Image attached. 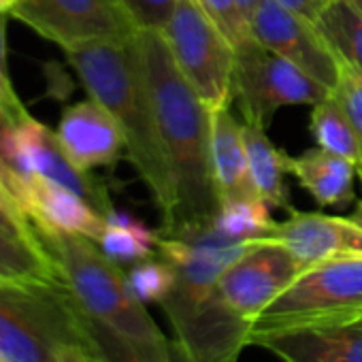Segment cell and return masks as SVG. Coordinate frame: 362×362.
I'll return each mask as SVG.
<instances>
[{
    "mask_svg": "<svg viewBox=\"0 0 362 362\" xmlns=\"http://www.w3.org/2000/svg\"><path fill=\"white\" fill-rule=\"evenodd\" d=\"M136 45L170 177V211L160 235L209 226L220 209L211 162V113L181 75L160 30L141 28Z\"/></svg>",
    "mask_w": 362,
    "mask_h": 362,
    "instance_id": "cell-1",
    "label": "cell"
},
{
    "mask_svg": "<svg viewBox=\"0 0 362 362\" xmlns=\"http://www.w3.org/2000/svg\"><path fill=\"white\" fill-rule=\"evenodd\" d=\"M252 243L256 241L228 239L214 224L186 228L175 237L158 235V256L177 275L160 307L192 362H237L250 345L252 324L228 309L218 279Z\"/></svg>",
    "mask_w": 362,
    "mask_h": 362,
    "instance_id": "cell-2",
    "label": "cell"
},
{
    "mask_svg": "<svg viewBox=\"0 0 362 362\" xmlns=\"http://www.w3.org/2000/svg\"><path fill=\"white\" fill-rule=\"evenodd\" d=\"M64 54L90 98L100 103L119 124L126 158L147 186L162 218H166L173 201L170 177L136 37L128 41H90L69 47Z\"/></svg>",
    "mask_w": 362,
    "mask_h": 362,
    "instance_id": "cell-3",
    "label": "cell"
},
{
    "mask_svg": "<svg viewBox=\"0 0 362 362\" xmlns=\"http://www.w3.org/2000/svg\"><path fill=\"white\" fill-rule=\"evenodd\" d=\"M35 230L94 326L113 334L139 362H170V341L132 294L122 267L107 258L96 241L81 235Z\"/></svg>",
    "mask_w": 362,
    "mask_h": 362,
    "instance_id": "cell-4",
    "label": "cell"
},
{
    "mask_svg": "<svg viewBox=\"0 0 362 362\" xmlns=\"http://www.w3.org/2000/svg\"><path fill=\"white\" fill-rule=\"evenodd\" d=\"M0 362H107L64 279H0Z\"/></svg>",
    "mask_w": 362,
    "mask_h": 362,
    "instance_id": "cell-5",
    "label": "cell"
},
{
    "mask_svg": "<svg viewBox=\"0 0 362 362\" xmlns=\"http://www.w3.org/2000/svg\"><path fill=\"white\" fill-rule=\"evenodd\" d=\"M358 315H362V254L339 256L305 269L252 322L250 339Z\"/></svg>",
    "mask_w": 362,
    "mask_h": 362,
    "instance_id": "cell-6",
    "label": "cell"
},
{
    "mask_svg": "<svg viewBox=\"0 0 362 362\" xmlns=\"http://www.w3.org/2000/svg\"><path fill=\"white\" fill-rule=\"evenodd\" d=\"M160 33L181 75L194 88L207 111L230 109L235 100L237 54L201 0H177Z\"/></svg>",
    "mask_w": 362,
    "mask_h": 362,
    "instance_id": "cell-7",
    "label": "cell"
},
{
    "mask_svg": "<svg viewBox=\"0 0 362 362\" xmlns=\"http://www.w3.org/2000/svg\"><path fill=\"white\" fill-rule=\"evenodd\" d=\"M235 54V98L245 124L267 130L279 109L313 107L332 92L256 39L239 45Z\"/></svg>",
    "mask_w": 362,
    "mask_h": 362,
    "instance_id": "cell-8",
    "label": "cell"
},
{
    "mask_svg": "<svg viewBox=\"0 0 362 362\" xmlns=\"http://www.w3.org/2000/svg\"><path fill=\"white\" fill-rule=\"evenodd\" d=\"M9 16L62 49L128 41L141 30L126 0H18Z\"/></svg>",
    "mask_w": 362,
    "mask_h": 362,
    "instance_id": "cell-9",
    "label": "cell"
},
{
    "mask_svg": "<svg viewBox=\"0 0 362 362\" xmlns=\"http://www.w3.org/2000/svg\"><path fill=\"white\" fill-rule=\"evenodd\" d=\"M303 271L284 245L262 239L224 269L218 290L228 309L252 324Z\"/></svg>",
    "mask_w": 362,
    "mask_h": 362,
    "instance_id": "cell-10",
    "label": "cell"
},
{
    "mask_svg": "<svg viewBox=\"0 0 362 362\" xmlns=\"http://www.w3.org/2000/svg\"><path fill=\"white\" fill-rule=\"evenodd\" d=\"M250 26L260 45L290 60L309 77L334 92L341 62L317 30L315 22L284 7L277 0H258Z\"/></svg>",
    "mask_w": 362,
    "mask_h": 362,
    "instance_id": "cell-11",
    "label": "cell"
},
{
    "mask_svg": "<svg viewBox=\"0 0 362 362\" xmlns=\"http://www.w3.org/2000/svg\"><path fill=\"white\" fill-rule=\"evenodd\" d=\"M18 143L24 160L26 181L33 177H41L66 190H73L90 205H94L103 216H109L115 209L107 186L90 170L79 168L69 158L58 134L52 128L30 115L18 126Z\"/></svg>",
    "mask_w": 362,
    "mask_h": 362,
    "instance_id": "cell-12",
    "label": "cell"
},
{
    "mask_svg": "<svg viewBox=\"0 0 362 362\" xmlns=\"http://www.w3.org/2000/svg\"><path fill=\"white\" fill-rule=\"evenodd\" d=\"M269 239L284 245L305 269L330 258L362 254V230L349 218L313 211L290 209Z\"/></svg>",
    "mask_w": 362,
    "mask_h": 362,
    "instance_id": "cell-13",
    "label": "cell"
},
{
    "mask_svg": "<svg viewBox=\"0 0 362 362\" xmlns=\"http://www.w3.org/2000/svg\"><path fill=\"white\" fill-rule=\"evenodd\" d=\"M281 362H362V315L250 339Z\"/></svg>",
    "mask_w": 362,
    "mask_h": 362,
    "instance_id": "cell-14",
    "label": "cell"
},
{
    "mask_svg": "<svg viewBox=\"0 0 362 362\" xmlns=\"http://www.w3.org/2000/svg\"><path fill=\"white\" fill-rule=\"evenodd\" d=\"M56 134L69 158L83 170L111 166L126 149L119 124L94 98L66 107Z\"/></svg>",
    "mask_w": 362,
    "mask_h": 362,
    "instance_id": "cell-15",
    "label": "cell"
},
{
    "mask_svg": "<svg viewBox=\"0 0 362 362\" xmlns=\"http://www.w3.org/2000/svg\"><path fill=\"white\" fill-rule=\"evenodd\" d=\"M18 199L35 228L81 235L98 241L107 224V216H103L83 197L41 177L24 181Z\"/></svg>",
    "mask_w": 362,
    "mask_h": 362,
    "instance_id": "cell-16",
    "label": "cell"
},
{
    "mask_svg": "<svg viewBox=\"0 0 362 362\" xmlns=\"http://www.w3.org/2000/svg\"><path fill=\"white\" fill-rule=\"evenodd\" d=\"M211 162L220 203L258 197L250 175L243 128L230 109L211 113Z\"/></svg>",
    "mask_w": 362,
    "mask_h": 362,
    "instance_id": "cell-17",
    "label": "cell"
},
{
    "mask_svg": "<svg viewBox=\"0 0 362 362\" xmlns=\"http://www.w3.org/2000/svg\"><path fill=\"white\" fill-rule=\"evenodd\" d=\"M288 173L296 177L320 207H337L354 201V177L358 168L343 156L313 147L300 156H288Z\"/></svg>",
    "mask_w": 362,
    "mask_h": 362,
    "instance_id": "cell-18",
    "label": "cell"
},
{
    "mask_svg": "<svg viewBox=\"0 0 362 362\" xmlns=\"http://www.w3.org/2000/svg\"><path fill=\"white\" fill-rule=\"evenodd\" d=\"M0 279L56 281L62 273L37 230H26L0 216Z\"/></svg>",
    "mask_w": 362,
    "mask_h": 362,
    "instance_id": "cell-19",
    "label": "cell"
},
{
    "mask_svg": "<svg viewBox=\"0 0 362 362\" xmlns=\"http://www.w3.org/2000/svg\"><path fill=\"white\" fill-rule=\"evenodd\" d=\"M243 128V141L247 149V162H250V175L254 181V188L258 197L269 203V207L290 211L294 209L290 203L288 186H286V173H288V153L275 147L264 128L241 124Z\"/></svg>",
    "mask_w": 362,
    "mask_h": 362,
    "instance_id": "cell-20",
    "label": "cell"
},
{
    "mask_svg": "<svg viewBox=\"0 0 362 362\" xmlns=\"http://www.w3.org/2000/svg\"><path fill=\"white\" fill-rule=\"evenodd\" d=\"M107 258L122 264H134L139 260L158 254V233L149 230L141 220L130 214L113 209L107 216L105 230L96 241Z\"/></svg>",
    "mask_w": 362,
    "mask_h": 362,
    "instance_id": "cell-21",
    "label": "cell"
},
{
    "mask_svg": "<svg viewBox=\"0 0 362 362\" xmlns=\"http://www.w3.org/2000/svg\"><path fill=\"white\" fill-rule=\"evenodd\" d=\"M315 26L339 62L362 75V13L349 0H330Z\"/></svg>",
    "mask_w": 362,
    "mask_h": 362,
    "instance_id": "cell-22",
    "label": "cell"
},
{
    "mask_svg": "<svg viewBox=\"0 0 362 362\" xmlns=\"http://www.w3.org/2000/svg\"><path fill=\"white\" fill-rule=\"evenodd\" d=\"M311 134L317 143V147L328 149L337 156L347 158L349 162L360 168L362 164V145L356 134V128L343 109L341 100L330 92L324 100L313 105L311 109Z\"/></svg>",
    "mask_w": 362,
    "mask_h": 362,
    "instance_id": "cell-23",
    "label": "cell"
},
{
    "mask_svg": "<svg viewBox=\"0 0 362 362\" xmlns=\"http://www.w3.org/2000/svg\"><path fill=\"white\" fill-rule=\"evenodd\" d=\"M275 224L277 222L271 218L269 203H264L260 197L224 201L220 203L214 220V226L222 235L241 243L269 239Z\"/></svg>",
    "mask_w": 362,
    "mask_h": 362,
    "instance_id": "cell-24",
    "label": "cell"
},
{
    "mask_svg": "<svg viewBox=\"0 0 362 362\" xmlns=\"http://www.w3.org/2000/svg\"><path fill=\"white\" fill-rule=\"evenodd\" d=\"M128 286L132 290V294L143 303H158L162 305L164 298L170 294L173 286H175V269L162 258V256H151L145 260H139L130 267V271L126 273Z\"/></svg>",
    "mask_w": 362,
    "mask_h": 362,
    "instance_id": "cell-25",
    "label": "cell"
},
{
    "mask_svg": "<svg viewBox=\"0 0 362 362\" xmlns=\"http://www.w3.org/2000/svg\"><path fill=\"white\" fill-rule=\"evenodd\" d=\"M201 5L211 16V20L220 26V30L226 35V39L233 43L235 49L245 41L254 39L252 26L243 16V11L239 9L237 0H201Z\"/></svg>",
    "mask_w": 362,
    "mask_h": 362,
    "instance_id": "cell-26",
    "label": "cell"
},
{
    "mask_svg": "<svg viewBox=\"0 0 362 362\" xmlns=\"http://www.w3.org/2000/svg\"><path fill=\"white\" fill-rule=\"evenodd\" d=\"M334 96L341 100L343 109L347 111L362 145V75L343 62H341V73H339V83L334 88ZM358 177L362 184V164L358 168Z\"/></svg>",
    "mask_w": 362,
    "mask_h": 362,
    "instance_id": "cell-27",
    "label": "cell"
},
{
    "mask_svg": "<svg viewBox=\"0 0 362 362\" xmlns=\"http://www.w3.org/2000/svg\"><path fill=\"white\" fill-rule=\"evenodd\" d=\"M177 0H126L139 28L162 30L168 22Z\"/></svg>",
    "mask_w": 362,
    "mask_h": 362,
    "instance_id": "cell-28",
    "label": "cell"
},
{
    "mask_svg": "<svg viewBox=\"0 0 362 362\" xmlns=\"http://www.w3.org/2000/svg\"><path fill=\"white\" fill-rule=\"evenodd\" d=\"M92 330H94V334H96V339L100 343V349H103V356H105L107 362H139L113 334H109L107 330H100L94 324H92ZM170 362H192L188 358L186 349L181 347V343L177 339L170 341Z\"/></svg>",
    "mask_w": 362,
    "mask_h": 362,
    "instance_id": "cell-29",
    "label": "cell"
},
{
    "mask_svg": "<svg viewBox=\"0 0 362 362\" xmlns=\"http://www.w3.org/2000/svg\"><path fill=\"white\" fill-rule=\"evenodd\" d=\"M0 105H3L20 124L26 122V119L30 117L28 109H26L24 103L20 100L16 88H13L11 79H9V71H5V69H0Z\"/></svg>",
    "mask_w": 362,
    "mask_h": 362,
    "instance_id": "cell-30",
    "label": "cell"
},
{
    "mask_svg": "<svg viewBox=\"0 0 362 362\" xmlns=\"http://www.w3.org/2000/svg\"><path fill=\"white\" fill-rule=\"evenodd\" d=\"M277 3H281L284 7L296 11L298 16L315 22L320 18V13L324 11V7L330 3V0H277Z\"/></svg>",
    "mask_w": 362,
    "mask_h": 362,
    "instance_id": "cell-31",
    "label": "cell"
},
{
    "mask_svg": "<svg viewBox=\"0 0 362 362\" xmlns=\"http://www.w3.org/2000/svg\"><path fill=\"white\" fill-rule=\"evenodd\" d=\"M20 122L0 105V164H3V156H5V145H7V139L11 136V132H13V128L18 126ZM5 166V164H3ZM7 170V168H5ZM9 175V173H7ZM11 179V177H9ZM13 190V188H11Z\"/></svg>",
    "mask_w": 362,
    "mask_h": 362,
    "instance_id": "cell-32",
    "label": "cell"
},
{
    "mask_svg": "<svg viewBox=\"0 0 362 362\" xmlns=\"http://www.w3.org/2000/svg\"><path fill=\"white\" fill-rule=\"evenodd\" d=\"M0 69H7V16L0 13Z\"/></svg>",
    "mask_w": 362,
    "mask_h": 362,
    "instance_id": "cell-33",
    "label": "cell"
},
{
    "mask_svg": "<svg viewBox=\"0 0 362 362\" xmlns=\"http://www.w3.org/2000/svg\"><path fill=\"white\" fill-rule=\"evenodd\" d=\"M256 3H258V0H237V5H239V9L243 11V16L247 18V22H250L252 13H254V9H256Z\"/></svg>",
    "mask_w": 362,
    "mask_h": 362,
    "instance_id": "cell-34",
    "label": "cell"
},
{
    "mask_svg": "<svg viewBox=\"0 0 362 362\" xmlns=\"http://www.w3.org/2000/svg\"><path fill=\"white\" fill-rule=\"evenodd\" d=\"M349 220H351V222L362 230V199L356 203V209H354V214L349 216Z\"/></svg>",
    "mask_w": 362,
    "mask_h": 362,
    "instance_id": "cell-35",
    "label": "cell"
},
{
    "mask_svg": "<svg viewBox=\"0 0 362 362\" xmlns=\"http://www.w3.org/2000/svg\"><path fill=\"white\" fill-rule=\"evenodd\" d=\"M16 3H18V0H0V13H5V16H9V13L13 11Z\"/></svg>",
    "mask_w": 362,
    "mask_h": 362,
    "instance_id": "cell-36",
    "label": "cell"
},
{
    "mask_svg": "<svg viewBox=\"0 0 362 362\" xmlns=\"http://www.w3.org/2000/svg\"><path fill=\"white\" fill-rule=\"evenodd\" d=\"M349 3H351V5H354V7H356L360 13H362V0H349Z\"/></svg>",
    "mask_w": 362,
    "mask_h": 362,
    "instance_id": "cell-37",
    "label": "cell"
}]
</instances>
